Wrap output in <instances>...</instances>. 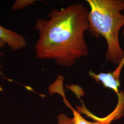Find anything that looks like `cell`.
I'll use <instances>...</instances> for the list:
<instances>
[{"label": "cell", "instance_id": "9c48e42d", "mask_svg": "<svg viewBox=\"0 0 124 124\" xmlns=\"http://www.w3.org/2000/svg\"><path fill=\"white\" fill-rule=\"evenodd\" d=\"M6 43H5L2 40H0V48H2V47H4L5 46H6ZM2 86L1 85H0V91L2 92Z\"/></svg>", "mask_w": 124, "mask_h": 124}, {"label": "cell", "instance_id": "3957f363", "mask_svg": "<svg viewBox=\"0 0 124 124\" xmlns=\"http://www.w3.org/2000/svg\"><path fill=\"white\" fill-rule=\"evenodd\" d=\"M0 40H3L13 51H18L24 48L27 45L26 40L23 36L0 25Z\"/></svg>", "mask_w": 124, "mask_h": 124}, {"label": "cell", "instance_id": "5b68a950", "mask_svg": "<svg viewBox=\"0 0 124 124\" xmlns=\"http://www.w3.org/2000/svg\"><path fill=\"white\" fill-rule=\"evenodd\" d=\"M57 92L62 95V97L63 98L65 104H66L67 106L69 107L73 111V116H74L73 119L74 120L75 124H103L101 122H93L87 121V120L84 119L81 115H80V113H79L78 111L75 110L73 108H72L71 107L70 104L69 103V102L67 101L66 99L65 98V97L64 96V93L62 91V86L58 87Z\"/></svg>", "mask_w": 124, "mask_h": 124}, {"label": "cell", "instance_id": "277c9868", "mask_svg": "<svg viewBox=\"0 0 124 124\" xmlns=\"http://www.w3.org/2000/svg\"><path fill=\"white\" fill-rule=\"evenodd\" d=\"M89 75L97 82L101 83L105 87L112 90L117 95L119 94L120 79L115 77L113 72L96 74L93 71H89Z\"/></svg>", "mask_w": 124, "mask_h": 124}, {"label": "cell", "instance_id": "6da1fadb", "mask_svg": "<svg viewBox=\"0 0 124 124\" xmlns=\"http://www.w3.org/2000/svg\"><path fill=\"white\" fill-rule=\"evenodd\" d=\"M88 9L81 3L61 9H52L48 19L36 20L35 28L39 35L35 46L36 58L53 60L69 68L88 54L84 34L88 30Z\"/></svg>", "mask_w": 124, "mask_h": 124}, {"label": "cell", "instance_id": "ba28073f", "mask_svg": "<svg viewBox=\"0 0 124 124\" xmlns=\"http://www.w3.org/2000/svg\"><path fill=\"white\" fill-rule=\"evenodd\" d=\"M123 34L124 36V30L123 31ZM124 66V54L123 58L121 60L120 62L118 64V66L115 69V70L113 72V75H115V77L117 79H120V76L121 70Z\"/></svg>", "mask_w": 124, "mask_h": 124}, {"label": "cell", "instance_id": "7a4b0ae2", "mask_svg": "<svg viewBox=\"0 0 124 124\" xmlns=\"http://www.w3.org/2000/svg\"><path fill=\"white\" fill-rule=\"evenodd\" d=\"M90 8L88 30L95 37L106 40V61L118 64L124 51L119 41L120 30L124 26V0H87Z\"/></svg>", "mask_w": 124, "mask_h": 124}, {"label": "cell", "instance_id": "8992f818", "mask_svg": "<svg viewBox=\"0 0 124 124\" xmlns=\"http://www.w3.org/2000/svg\"><path fill=\"white\" fill-rule=\"evenodd\" d=\"M35 0H17L12 7L13 10H19L34 3Z\"/></svg>", "mask_w": 124, "mask_h": 124}, {"label": "cell", "instance_id": "52a82bcc", "mask_svg": "<svg viewBox=\"0 0 124 124\" xmlns=\"http://www.w3.org/2000/svg\"><path fill=\"white\" fill-rule=\"evenodd\" d=\"M58 124H75L73 118H70L61 114L58 116Z\"/></svg>", "mask_w": 124, "mask_h": 124}]
</instances>
